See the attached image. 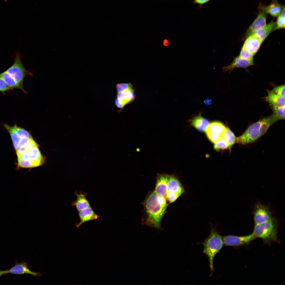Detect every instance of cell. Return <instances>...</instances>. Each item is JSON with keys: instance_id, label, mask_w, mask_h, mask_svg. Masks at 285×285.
Instances as JSON below:
<instances>
[{"instance_id": "obj_1", "label": "cell", "mask_w": 285, "mask_h": 285, "mask_svg": "<svg viewBox=\"0 0 285 285\" xmlns=\"http://www.w3.org/2000/svg\"><path fill=\"white\" fill-rule=\"evenodd\" d=\"M157 196L154 191L150 192L143 203L144 213L142 224L160 231L162 220L167 206L161 205Z\"/></svg>"}, {"instance_id": "obj_2", "label": "cell", "mask_w": 285, "mask_h": 285, "mask_svg": "<svg viewBox=\"0 0 285 285\" xmlns=\"http://www.w3.org/2000/svg\"><path fill=\"white\" fill-rule=\"evenodd\" d=\"M277 233V224L272 218L265 222L255 224L253 232L255 238L261 239L264 243L269 245L278 242Z\"/></svg>"}, {"instance_id": "obj_3", "label": "cell", "mask_w": 285, "mask_h": 285, "mask_svg": "<svg viewBox=\"0 0 285 285\" xmlns=\"http://www.w3.org/2000/svg\"><path fill=\"white\" fill-rule=\"evenodd\" d=\"M203 252L206 255L208 259L211 270L210 276H211L213 272V260L214 256L224 245L222 237L212 228L210 234L203 243Z\"/></svg>"}, {"instance_id": "obj_4", "label": "cell", "mask_w": 285, "mask_h": 285, "mask_svg": "<svg viewBox=\"0 0 285 285\" xmlns=\"http://www.w3.org/2000/svg\"><path fill=\"white\" fill-rule=\"evenodd\" d=\"M6 71L20 86L23 93L27 94V92L23 87L24 79L26 75L32 76V75L30 71L27 70L24 66L19 53L16 54L13 64Z\"/></svg>"}, {"instance_id": "obj_5", "label": "cell", "mask_w": 285, "mask_h": 285, "mask_svg": "<svg viewBox=\"0 0 285 285\" xmlns=\"http://www.w3.org/2000/svg\"><path fill=\"white\" fill-rule=\"evenodd\" d=\"M262 122L261 119L251 125L242 135L236 138V142L246 145L256 141L261 137L260 129Z\"/></svg>"}, {"instance_id": "obj_6", "label": "cell", "mask_w": 285, "mask_h": 285, "mask_svg": "<svg viewBox=\"0 0 285 285\" xmlns=\"http://www.w3.org/2000/svg\"><path fill=\"white\" fill-rule=\"evenodd\" d=\"M226 128L222 123L218 121H213L209 123L205 132L210 140L215 143L223 137Z\"/></svg>"}, {"instance_id": "obj_7", "label": "cell", "mask_w": 285, "mask_h": 285, "mask_svg": "<svg viewBox=\"0 0 285 285\" xmlns=\"http://www.w3.org/2000/svg\"><path fill=\"white\" fill-rule=\"evenodd\" d=\"M222 238L224 245L227 246H234L247 245L255 238L253 233L246 236L229 235Z\"/></svg>"}, {"instance_id": "obj_8", "label": "cell", "mask_w": 285, "mask_h": 285, "mask_svg": "<svg viewBox=\"0 0 285 285\" xmlns=\"http://www.w3.org/2000/svg\"><path fill=\"white\" fill-rule=\"evenodd\" d=\"M260 11V10H259ZM267 14L260 11L253 22L249 27L245 33L243 39L246 38L255 31L266 25Z\"/></svg>"}, {"instance_id": "obj_9", "label": "cell", "mask_w": 285, "mask_h": 285, "mask_svg": "<svg viewBox=\"0 0 285 285\" xmlns=\"http://www.w3.org/2000/svg\"><path fill=\"white\" fill-rule=\"evenodd\" d=\"M7 270V274L17 275L28 274L36 277L40 276L42 274L41 273L31 271L29 268V266L26 262L24 261L20 263L15 261L14 266Z\"/></svg>"}, {"instance_id": "obj_10", "label": "cell", "mask_w": 285, "mask_h": 285, "mask_svg": "<svg viewBox=\"0 0 285 285\" xmlns=\"http://www.w3.org/2000/svg\"><path fill=\"white\" fill-rule=\"evenodd\" d=\"M18 157L24 160L31 161L35 167L41 165L43 163L42 157L38 146L34 147L28 151L23 153Z\"/></svg>"}, {"instance_id": "obj_11", "label": "cell", "mask_w": 285, "mask_h": 285, "mask_svg": "<svg viewBox=\"0 0 285 285\" xmlns=\"http://www.w3.org/2000/svg\"><path fill=\"white\" fill-rule=\"evenodd\" d=\"M272 218L271 213L267 207L260 204L256 206L254 216L255 224L265 222Z\"/></svg>"}, {"instance_id": "obj_12", "label": "cell", "mask_w": 285, "mask_h": 285, "mask_svg": "<svg viewBox=\"0 0 285 285\" xmlns=\"http://www.w3.org/2000/svg\"><path fill=\"white\" fill-rule=\"evenodd\" d=\"M170 175L167 174H158L156 178V185L154 191L158 196L166 198L167 185Z\"/></svg>"}, {"instance_id": "obj_13", "label": "cell", "mask_w": 285, "mask_h": 285, "mask_svg": "<svg viewBox=\"0 0 285 285\" xmlns=\"http://www.w3.org/2000/svg\"><path fill=\"white\" fill-rule=\"evenodd\" d=\"M135 98L134 90L118 93L115 100V104L117 107L121 110L125 105L133 101Z\"/></svg>"}, {"instance_id": "obj_14", "label": "cell", "mask_w": 285, "mask_h": 285, "mask_svg": "<svg viewBox=\"0 0 285 285\" xmlns=\"http://www.w3.org/2000/svg\"><path fill=\"white\" fill-rule=\"evenodd\" d=\"M171 192L180 196L185 192L183 186L179 179L173 175H170L167 185V192Z\"/></svg>"}, {"instance_id": "obj_15", "label": "cell", "mask_w": 285, "mask_h": 285, "mask_svg": "<svg viewBox=\"0 0 285 285\" xmlns=\"http://www.w3.org/2000/svg\"><path fill=\"white\" fill-rule=\"evenodd\" d=\"M262 43L257 37L251 35L246 38L242 48L249 53L255 55L259 49Z\"/></svg>"}, {"instance_id": "obj_16", "label": "cell", "mask_w": 285, "mask_h": 285, "mask_svg": "<svg viewBox=\"0 0 285 285\" xmlns=\"http://www.w3.org/2000/svg\"><path fill=\"white\" fill-rule=\"evenodd\" d=\"M283 5L279 4L278 0H271L270 4L268 6L262 5L259 4L258 8L266 14H269L272 16L277 17L280 13L283 7Z\"/></svg>"}, {"instance_id": "obj_17", "label": "cell", "mask_w": 285, "mask_h": 285, "mask_svg": "<svg viewBox=\"0 0 285 285\" xmlns=\"http://www.w3.org/2000/svg\"><path fill=\"white\" fill-rule=\"evenodd\" d=\"M254 65L253 59H244L239 56L235 58L230 64L228 66H224L222 70L224 72L228 71L231 72L235 68H245Z\"/></svg>"}, {"instance_id": "obj_18", "label": "cell", "mask_w": 285, "mask_h": 285, "mask_svg": "<svg viewBox=\"0 0 285 285\" xmlns=\"http://www.w3.org/2000/svg\"><path fill=\"white\" fill-rule=\"evenodd\" d=\"M78 212L80 221L76 225L78 228L84 223L96 220L100 217L94 212L91 207L79 211Z\"/></svg>"}, {"instance_id": "obj_19", "label": "cell", "mask_w": 285, "mask_h": 285, "mask_svg": "<svg viewBox=\"0 0 285 285\" xmlns=\"http://www.w3.org/2000/svg\"><path fill=\"white\" fill-rule=\"evenodd\" d=\"M276 24V22L271 21L270 23L260 28L251 35L254 36L259 39L262 42L272 32Z\"/></svg>"}, {"instance_id": "obj_20", "label": "cell", "mask_w": 285, "mask_h": 285, "mask_svg": "<svg viewBox=\"0 0 285 285\" xmlns=\"http://www.w3.org/2000/svg\"><path fill=\"white\" fill-rule=\"evenodd\" d=\"M192 125L198 130L205 132L209 124L207 119L203 117L200 114L194 116L190 120Z\"/></svg>"}, {"instance_id": "obj_21", "label": "cell", "mask_w": 285, "mask_h": 285, "mask_svg": "<svg viewBox=\"0 0 285 285\" xmlns=\"http://www.w3.org/2000/svg\"><path fill=\"white\" fill-rule=\"evenodd\" d=\"M75 193L77 197V200L73 203L72 205L75 206L78 211L91 207L89 201L86 198V193L80 191L79 193L77 192H75Z\"/></svg>"}, {"instance_id": "obj_22", "label": "cell", "mask_w": 285, "mask_h": 285, "mask_svg": "<svg viewBox=\"0 0 285 285\" xmlns=\"http://www.w3.org/2000/svg\"><path fill=\"white\" fill-rule=\"evenodd\" d=\"M265 100L270 106H285V97L277 95L271 91H268V95Z\"/></svg>"}, {"instance_id": "obj_23", "label": "cell", "mask_w": 285, "mask_h": 285, "mask_svg": "<svg viewBox=\"0 0 285 285\" xmlns=\"http://www.w3.org/2000/svg\"><path fill=\"white\" fill-rule=\"evenodd\" d=\"M0 78L3 80L10 89L17 88L21 90L20 86L6 71L0 74Z\"/></svg>"}, {"instance_id": "obj_24", "label": "cell", "mask_w": 285, "mask_h": 285, "mask_svg": "<svg viewBox=\"0 0 285 285\" xmlns=\"http://www.w3.org/2000/svg\"><path fill=\"white\" fill-rule=\"evenodd\" d=\"M277 121L273 114L271 116L262 119L260 129L261 136L264 134L270 126Z\"/></svg>"}, {"instance_id": "obj_25", "label": "cell", "mask_w": 285, "mask_h": 285, "mask_svg": "<svg viewBox=\"0 0 285 285\" xmlns=\"http://www.w3.org/2000/svg\"><path fill=\"white\" fill-rule=\"evenodd\" d=\"M4 126L10 133L16 151L18 148V144L21 138L17 134L13 126H10L6 124H4Z\"/></svg>"}, {"instance_id": "obj_26", "label": "cell", "mask_w": 285, "mask_h": 285, "mask_svg": "<svg viewBox=\"0 0 285 285\" xmlns=\"http://www.w3.org/2000/svg\"><path fill=\"white\" fill-rule=\"evenodd\" d=\"M285 17V6H283L280 13L277 16V21L276 22V24L273 29V31L280 28H284Z\"/></svg>"}, {"instance_id": "obj_27", "label": "cell", "mask_w": 285, "mask_h": 285, "mask_svg": "<svg viewBox=\"0 0 285 285\" xmlns=\"http://www.w3.org/2000/svg\"><path fill=\"white\" fill-rule=\"evenodd\" d=\"M223 138L230 147L236 141L235 135L228 128H226L223 135Z\"/></svg>"}, {"instance_id": "obj_28", "label": "cell", "mask_w": 285, "mask_h": 285, "mask_svg": "<svg viewBox=\"0 0 285 285\" xmlns=\"http://www.w3.org/2000/svg\"><path fill=\"white\" fill-rule=\"evenodd\" d=\"M273 114L279 120L284 119L285 118V106H270Z\"/></svg>"}, {"instance_id": "obj_29", "label": "cell", "mask_w": 285, "mask_h": 285, "mask_svg": "<svg viewBox=\"0 0 285 285\" xmlns=\"http://www.w3.org/2000/svg\"><path fill=\"white\" fill-rule=\"evenodd\" d=\"M118 93L130 91L134 90L133 86L130 83H120L116 86Z\"/></svg>"}, {"instance_id": "obj_30", "label": "cell", "mask_w": 285, "mask_h": 285, "mask_svg": "<svg viewBox=\"0 0 285 285\" xmlns=\"http://www.w3.org/2000/svg\"><path fill=\"white\" fill-rule=\"evenodd\" d=\"M13 127L17 134L21 139L32 137L29 132L23 128L17 126L16 124H15Z\"/></svg>"}, {"instance_id": "obj_31", "label": "cell", "mask_w": 285, "mask_h": 285, "mask_svg": "<svg viewBox=\"0 0 285 285\" xmlns=\"http://www.w3.org/2000/svg\"><path fill=\"white\" fill-rule=\"evenodd\" d=\"M214 148L216 150L226 149L230 147L223 137L220 139L215 143Z\"/></svg>"}, {"instance_id": "obj_32", "label": "cell", "mask_w": 285, "mask_h": 285, "mask_svg": "<svg viewBox=\"0 0 285 285\" xmlns=\"http://www.w3.org/2000/svg\"><path fill=\"white\" fill-rule=\"evenodd\" d=\"M18 164L19 167L24 168H30L35 167L33 163L31 161L24 160L18 157Z\"/></svg>"}, {"instance_id": "obj_33", "label": "cell", "mask_w": 285, "mask_h": 285, "mask_svg": "<svg viewBox=\"0 0 285 285\" xmlns=\"http://www.w3.org/2000/svg\"><path fill=\"white\" fill-rule=\"evenodd\" d=\"M271 91L277 95L285 97L284 85L276 87Z\"/></svg>"}, {"instance_id": "obj_34", "label": "cell", "mask_w": 285, "mask_h": 285, "mask_svg": "<svg viewBox=\"0 0 285 285\" xmlns=\"http://www.w3.org/2000/svg\"><path fill=\"white\" fill-rule=\"evenodd\" d=\"M254 55L246 51L242 48L239 56L244 59L249 60L253 59Z\"/></svg>"}, {"instance_id": "obj_35", "label": "cell", "mask_w": 285, "mask_h": 285, "mask_svg": "<svg viewBox=\"0 0 285 285\" xmlns=\"http://www.w3.org/2000/svg\"><path fill=\"white\" fill-rule=\"evenodd\" d=\"M32 139V137L21 139L18 144V148L25 146Z\"/></svg>"}, {"instance_id": "obj_36", "label": "cell", "mask_w": 285, "mask_h": 285, "mask_svg": "<svg viewBox=\"0 0 285 285\" xmlns=\"http://www.w3.org/2000/svg\"><path fill=\"white\" fill-rule=\"evenodd\" d=\"M10 89L5 82L0 78V91L4 92Z\"/></svg>"}, {"instance_id": "obj_37", "label": "cell", "mask_w": 285, "mask_h": 285, "mask_svg": "<svg viewBox=\"0 0 285 285\" xmlns=\"http://www.w3.org/2000/svg\"><path fill=\"white\" fill-rule=\"evenodd\" d=\"M210 0H194V3L195 4L202 5L208 2Z\"/></svg>"}, {"instance_id": "obj_38", "label": "cell", "mask_w": 285, "mask_h": 285, "mask_svg": "<svg viewBox=\"0 0 285 285\" xmlns=\"http://www.w3.org/2000/svg\"><path fill=\"white\" fill-rule=\"evenodd\" d=\"M7 274V270H0V277L2 276H3L6 274Z\"/></svg>"}, {"instance_id": "obj_39", "label": "cell", "mask_w": 285, "mask_h": 285, "mask_svg": "<svg viewBox=\"0 0 285 285\" xmlns=\"http://www.w3.org/2000/svg\"><path fill=\"white\" fill-rule=\"evenodd\" d=\"M7 0H4L6 2L7 1Z\"/></svg>"}]
</instances>
